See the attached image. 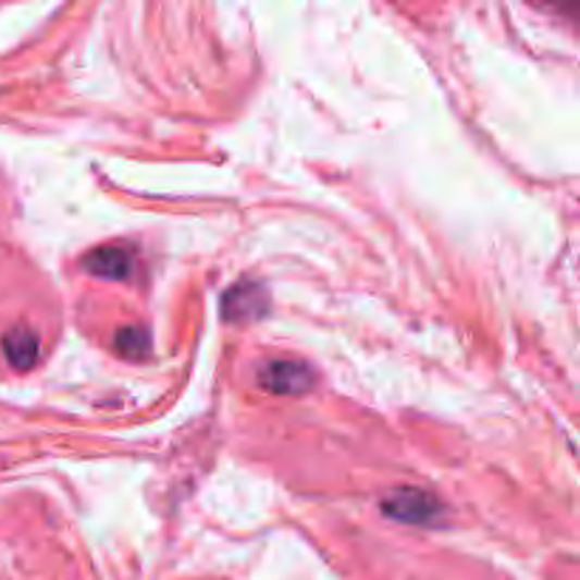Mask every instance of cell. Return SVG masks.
<instances>
[{
  "label": "cell",
  "mask_w": 580,
  "mask_h": 580,
  "mask_svg": "<svg viewBox=\"0 0 580 580\" xmlns=\"http://www.w3.org/2000/svg\"><path fill=\"white\" fill-rule=\"evenodd\" d=\"M382 513L394 521L414 523V527H433L445 518V507L439 504L436 495L419 488H399L385 495Z\"/></svg>",
  "instance_id": "6da1fadb"
},
{
  "label": "cell",
  "mask_w": 580,
  "mask_h": 580,
  "mask_svg": "<svg viewBox=\"0 0 580 580\" xmlns=\"http://www.w3.org/2000/svg\"><path fill=\"white\" fill-rule=\"evenodd\" d=\"M258 382L272 394H306L314 385V371L306 362L272 360L258 371Z\"/></svg>",
  "instance_id": "7a4b0ae2"
},
{
  "label": "cell",
  "mask_w": 580,
  "mask_h": 580,
  "mask_svg": "<svg viewBox=\"0 0 580 580\" xmlns=\"http://www.w3.org/2000/svg\"><path fill=\"white\" fill-rule=\"evenodd\" d=\"M83 267L88 275L106 277V281H125L134 275L136 258L134 249L125 247H97L83 258Z\"/></svg>",
  "instance_id": "3957f363"
},
{
  "label": "cell",
  "mask_w": 580,
  "mask_h": 580,
  "mask_svg": "<svg viewBox=\"0 0 580 580\" xmlns=\"http://www.w3.org/2000/svg\"><path fill=\"white\" fill-rule=\"evenodd\" d=\"M224 318L226 320H255L267 311V292L258 283H240L224 295Z\"/></svg>",
  "instance_id": "277c9868"
},
{
  "label": "cell",
  "mask_w": 580,
  "mask_h": 580,
  "mask_svg": "<svg viewBox=\"0 0 580 580\" xmlns=\"http://www.w3.org/2000/svg\"><path fill=\"white\" fill-rule=\"evenodd\" d=\"M0 348H3L7 360L12 362L17 371H28V368L40 360V337H37L32 329H26V325L9 329V332L3 334V340H0Z\"/></svg>",
  "instance_id": "5b68a950"
},
{
  "label": "cell",
  "mask_w": 580,
  "mask_h": 580,
  "mask_svg": "<svg viewBox=\"0 0 580 580\" xmlns=\"http://www.w3.org/2000/svg\"><path fill=\"white\" fill-rule=\"evenodd\" d=\"M113 346L125 360H145L150 354V337L141 325H125L113 337Z\"/></svg>",
  "instance_id": "8992f818"
}]
</instances>
